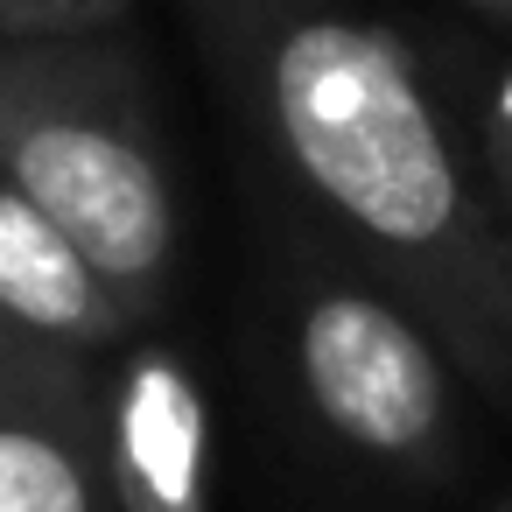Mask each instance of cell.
<instances>
[{
  "instance_id": "obj_6",
  "label": "cell",
  "mask_w": 512,
  "mask_h": 512,
  "mask_svg": "<svg viewBox=\"0 0 512 512\" xmlns=\"http://www.w3.org/2000/svg\"><path fill=\"white\" fill-rule=\"evenodd\" d=\"M0 316L36 337L78 344L92 358H106L141 330L127 302L99 281V267L57 232V218L8 169H0Z\"/></svg>"
},
{
  "instance_id": "obj_1",
  "label": "cell",
  "mask_w": 512,
  "mask_h": 512,
  "mask_svg": "<svg viewBox=\"0 0 512 512\" xmlns=\"http://www.w3.org/2000/svg\"><path fill=\"white\" fill-rule=\"evenodd\" d=\"M183 15L323 253L407 302L470 393L512 414V225L421 50L358 0H183Z\"/></svg>"
},
{
  "instance_id": "obj_7",
  "label": "cell",
  "mask_w": 512,
  "mask_h": 512,
  "mask_svg": "<svg viewBox=\"0 0 512 512\" xmlns=\"http://www.w3.org/2000/svg\"><path fill=\"white\" fill-rule=\"evenodd\" d=\"M421 64L463 134L484 197L512 225V43H435L421 50Z\"/></svg>"
},
{
  "instance_id": "obj_2",
  "label": "cell",
  "mask_w": 512,
  "mask_h": 512,
  "mask_svg": "<svg viewBox=\"0 0 512 512\" xmlns=\"http://www.w3.org/2000/svg\"><path fill=\"white\" fill-rule=\"evenodd\" d=\"M0 169L148 330L169 309L183 218L141 57L120 29L0 36Z\"/></svg>"
},
{
  "instance_id": "obj_8",
  "label": "cell",
  "mask_w": 512,
  "mask_h": 512,
  "mask_svg": "<svg viewBox=\"0 0 512 512\" xmlns=\"http://www.w3.org/2000/svg\"><path fill=\"white\" fill-rule=\"evenodd\" d=\"M134 0H0V36H78V29H120Z\"/></svg>"
},
{
  "instance_id": "obj_10",
  "label": "cell",
  "mask_w": 512,
  "mask_h": 512,
  "mask_svg": "<svg viewBox=\"0 0 512 512\" xmlns=\"http://www.w3.org/2000/svg\"><path fill=\"white\" fill-rule=\"evenodd\" d=\"M498 512H512V498H498Z\"/></svg>"
},
{
  "instance_id": "obj_9",
  "label": "cell",
  "mask_w": 512,
  "mask_h": 512,
  "mask_svg": "<svg viewBox=\"0 0 512 512\" xmlns=\"http://www.w3.org/2000/svg\"><path fill=\"white\" fill-rule=\"evenodd\" d=\"M470 15H484L491 29H512V0H463Z\"/></svg>"
},
{
  "instance_id": "obj_5",
  "label": "cell",
  "mask_w": 512,
  "mask_h": 512,
  "mask_svg": "<svg viewBox=\"0 0 512 512\" xmlns=\"http://www.w3.org/2000/svg\"><path fill=\"white\" fill-rule=\"evenodd\" d=\"M99 400L120 512H211V400L155 323L106 351Z\"/></svg>"
},
{
  "instance_id": "obj_4",
  "label": "cell",
  "mask_w": 512,
  "mask_h": 512,
  "mask_svg": "<svg viewBox=\"0 0 512 512\" xmlns=\"http://www.w3.org/2000/svg\"><path fill=\"white\" fill-rule=\"evenodd\" d=\"M0 512H120L99 358L0 316Z\"/></svg>"
},
{
  "instance_id": "obj_3",
  "label": "cell",
  "mask_w": 512,
  "mask_h": 512,
  "mask_svg": "<svg viewBox=\"0 0 512 512\" xmlns=\"http://www.w3.org/2000/svg\"><path fill=\"white\" fill-rule=\"evenodd\" d=\"M281 344L309 421L344 456L407 484H442L456 470L470 379L379 281L337 253H302L281 288Z\"/></svg>"
}]
</instances>
